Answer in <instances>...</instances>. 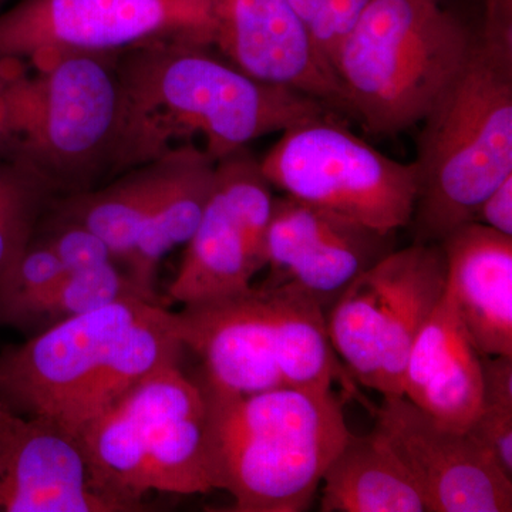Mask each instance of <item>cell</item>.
<instances>
[{
  "mask_svg": "<svg viewBox=\"0 0 512 512\" xmlns=\"http://www.w3.org/2000/svg\"><path fill=\"white\" fill-rule=\"evenodd\" d=\"M116 62L140 164L194 146V138L220 161L258 138L336 114L305 94L259 82L190 40H156Z\"/></svg>",
  "mask_w": 512,
  "mask_h": 512,
  "instance_id": "obj_1",
  "label": "cell"
},
{
  "mask_svg": "<svg viewBox=\"0 0 512 512\" xmlns=\"http://www.w3.org/2000/svg\"><path fill=\"white\" fill-rule=\"evenodd\" d=\"M0 103V138L40 192L79 194L140 165L116 55L0 63Z\"/></svg>",
  "mask_w": 512,
  "mask_h": 512,
  "instance_id": "obj_2",
  "label": "cell"
},
{
  "mask_svg": "<svg viewBox=\"0 0 512 512\" xmlns=\"http://www.w3.org/2000/svg\"><path fill=\"white\" fill-rule=\"evenodd\" d=\"M177 313L127 298L0 352V404L79 434L148 373L180 360Z\"/></svg>",
  "mask_w": 512,
  "mask_h": 512,
  "instance_id": "obj_3",
  "label": "cell"
},
{
  "mask_svg": "<svg viewBox=\"0 0 512 512\" xmlns=\"http://www.w3.org/2000/svg\"><path fill=\"white\" fill-rule=\"evenodd\" d=\"M466 63L421 121L414 242L440 244L473 222L512 175V0H483Z\"/></svg>",
  "mask_w": 512,
  "mask_h": 512,
  "instance_id": "obj_4",
  "label": "cell"
},
{
  "mask_svg": "<svg viewBox=\"0 0 512 512\" xmlns=\"http://www.w3.org/2000/svg\"><path fill=\"white\" fill-rule=\"evenodd\" d=\"M204 392L212 480L234 497L232 511L308 510L352 434L335 392L288 386L248 396Z\"/></svg>",
  "mask_w": 512,
  "mask_h": 512,
  "instance_id": "obj_5",
  "label": "cell"
},
{
  "mask_svg": "<svg viewBox=\"0 0 512 512\" xmlns=\"http://www.w3.org/2000/svg\"><path fill=\"white\" fill-rule=\"evenodd\" d=\"M471 45L470 30L440 3L369 0L333 60L348 116L373 136L420 126Z\"/></svg>",
  "mask_w": 512,
  "mask_h": 512,
  "instance_id": "obj_6",
  "label": "cell"
},
{
  "mask_svg": "<svg viewBox=\"0 0 512 512\" xmlns=\"http://www.w3.org/2000/svg\"><path fill=\"white\" fill-rule=\"evenodd\" d=\"M77 437L100 490L128 511L151 491L214 490L207 394L180 360L148 373Z\"/></svg>",
  "mask_w": 512,
  "mask_h": 512,
  "instance_id": "obj_7",
  "label": "cell"
},
{
  "mask_svg": "<svg viewBox=\"0 0 512 512\" xmlns=\"http://www.w3.org/2000/svg\"><path fill=\"white\" fill-rule=\"evenodd\" d=\"M446 291L440 244L394 249L357 276L326 312L332 348L355 382L403 396L407 357Z\"/></svg>",
  "mask_w": 512,
  "mask_h": 512,
  "instance_id": "obj_8",
  "label": "cell"
},
{
  "mask_svg": "<svg viewBox=\"0 0 512 512\" xmlns=\"http://www.w3.org/2000/svg\"><path fill=\"white\" fill-rule=\"evenodd\" d=\"M272 188L382 232L409 227L416 164L384 156L336 114L295 124L259 161Z\"/></svg>",
  "mask_w": 512,
  "mask_h": 512,
  "instance_id": "obj_9",
  "label": "cell"
},
{
  "mask_svg": "<svg viewBox=\"0 0 512 512\" xmlns=\"http://www.w3.org/2000/svg\"><path fill=\"white\" fill-rule=\"evenodd\" d=\"M215 0H19L0 12V63L120 55L156 40L211 46Z\"/></svg>",
  "mask_w": 512,
  "mask_h": 512,
  "instance_id": "obj_10",
  "label": "cell"
},
{
  "mask_svg": "<svg viewBox=\"0 0 512 512\" xmlns=\"http://www.w3.org/2000/svg\"><path fill=\"white\" fill-rule=\"evenodd\" d=\"M412 474L430 512H510L512 478L463 430L423 412L404 396L383 397L372 410Z\"/></svg>",
  "mask_w": 512,
  "mask_h": 512,
  "instance_id": "obj_11",
  "label": "cell"
},
{
  "mask_svg": "<svg viewBox=\"0 0 512 512\" xmlns=\"http://www.w3.org/2000/svg\"><path fill=\"white\" fill-rule=\"evenodd\" d=\"M394 234L291 195L275 197L265 237L264 285H293L328 312L357 276L396 249Z\"/></svg>",
  "mask_w": 512,
  "mask_h": 512,
  "instance_id": "obj_12",
  "label": "cell"
},
{
  "mask_svg": "<svg viewBox=\"0 0 512 512\" xmlns=\"http://www.w3.org/2000/svg\"><path fill=\"white\" fill-rule=\"evenodd\" d=\"M214 18L211 47L241 72L348 116L335 73L288 0H215Z\"/></svg>",
  "mask_w": 512,
  "mask_h": 512,
  "instance_id": "obj_13",
  "label": "cell"
},
{
  "mask_svg": "<svg viewBox=\"0 0 512 512\" xmlns=\"http://www.w3.org/2000/svg\"><path fill=\"white\" fill-rule=\"evenodd\" d=\"M0 511L128 510L100 490L76 434L8 410L0 430Z\"/></svg>",
  "mask_w": 512,
  "mask_h": 512,
  "instance_id": "obj_14",
  "label": "cell"
},
{
  "mask_svg": "<svg viewBox=\"0 0 512 512\" xmlns=\"http://www.w3.org/2000/svg\"><path fill=\"white\" fill-rule=\"evenodd\" d=\"M184 349L202 363V386L228 396L285 387L276 355L274 312L264 286L177 313Z\"/></svg>",
  "mask_w": 512,
  "mask_h": 512,
  "instance_id": "obj_15",
  "label": "cell"
},
{
  "mask_svg": "<svg viewBox=\"0 0 512 512\" xmlns=\"http://www.w3.org/2000/svg\"><path fill=\"white\" fill-rule=\"evenodd\" d=\"M450 293L483 356H512V237L468 222L440 242Z\"/></svg>",
  "mask_w": 512,
  "mask_h": 512,
  "instance_id": "obj_16",
  "label": "cell"
},
{
  "mask_svg": "<svg viewBox=\"0 0 512 512\" xmlns=\"http://www.w3.org/2000/svg\"><path fill=\"white\" fill-rule=\"evenodd\" d=\"M402 390L407 400L453 429L466 431L480 412L481 355L447 291L413 343Z\"/></svg>",
  "mask_w": 512,
  "mask_h": 512,
  "instance_id": "obj_17",
  "label": "cell"
},
{
  "mask_svg": "<svg viewBox=\"0 0 512 512\" xmlns=\"http://www.w3.org/2000/svg\"><path fill=\"white\" fill-rule=\"evenodd\" d=\"M215 164L198 147L174 151L173 167L128 256L126 271L148 298L158 302V266L174 248L187 245L200 225L214 188Z\"/></svg>",
  "mask_w": 512,
  "mask_h": 512,
  "instance_id": "obj_18",
  "label": "cell"
},
{
  "mask_svg": "<svg viewBox=\"0 0 512 512\" xmlns=\"http://www.w3.org/2000/svg\"><path fill=\"white\" fill-rule=\"evenodd\" d=\"M320 485L323 512H430L412 474L376 429L350 434Z\"/></svg>",
  "mask_w": 512,
  "mask_h": 512,
  "instance_id": "obj_19",
  "label": "cell"
},
{
  "mask_svg": "<svg viewBox=\"0 0 512 512\" xmlns=\"http://www.w3.org/2000/svg\"><path fill=\"white\" fill-rule=\"evenodd\" d=\"M264 268L244 227L212 188L168 296L187 306L239 295L252 288V278Z\"/></svg>",
  "mask_w": 512,
  "mask_h": 512,
  "instance_id": "obj_20",
  "label": "cell"
},
{
  "mask_svg": "<svg viewBox=\"0 0 512 512\" xmlns=\"http://www.w3.org/2000/svg\"><path fill=\"white\" fill-rule=\"evenodd\" d=\"M262 286L271 298L276 355L285 386L328 390L338 382L350 397L360 399L355 380L330 343L323 306L293 285Z\"/></svg>",
  "mask_w": 512,
  "mask_h": 512,
  "instance_id": "obj_21",
  "label": "cell"
},
{
  "mask_svg": "<svg viewBox=\"0 0 512 512\" xmlns=\"http://www.w3.org/2000/svg\"><path fill=\"white\" fill-rule=\"evenodd\" d=\"M173 161L174 151H171L131 168L114 183L67 195L59 207V215L99 235L116 262L126 265L140 229L167 183Z\"/></svg>",
  "mask_w": 512,
  "mask_h": 512,
  "instance_id": "obj_22",
  "label": "cell"
},
{
  "mask_svg": "<svg viewBox=\"0 0 512 512\" xmlns=\"http://www.w3.org/2000/svg\"><path fill=\"white\" fill-rule=\"evenodd\" d=\"M127 298L153 301L138 288L126 269L117 266V262L84 271L64 272L16 316L10 328L36 335L63 320Z\"/></svg>",
  "mask_w": 512,
  "mask_h": 512,
  "instance_id": "obj_23",
  "label": "cell"
},
{
  "mask_svg": "<svg viewBox=\"0 0 512 512\" xmlns=\"http://www.w3.org/2000/svg\"><path fill=\"white\" fill-rule=\"evenodd\" d=\"M480 412L466 430L512 478V356H483Z\"/></svg>",
  "mask_w": 512,
  "mask_h": 512,
  "instance_id": "obj_24",
  "label": "cell"
},
{
  "mask_svg": "<svg viewBox=\"0 0 512 512\" xmlns=\"http://www.w3.org/2000/svg\"><path fill=\"white\" fill-rule=\"evenodd\" d=\"M62 274L55 252L45 242L32 239L18 261L0 276V328H10L16 316Z\"/></svg>",
  "mask_w": 512,
  "mask_h": 512,
  "instance_id": "obj_25",
  "label": "cell"
},
{
  "mask_svg": "<svg viewBox=\"0 0 512 512\" xmlns=\"http://www.w3.org/2000/svg\"><path fill=\"white\" fill-rule=\"evenodd\" d=\"M39 195L40 191L25 178L0 200V276L18 261L32 241Z\"/></svg>",
  "mask_w": 512,
  "mask_h": 512,
  "instance_id": "obj_26",
  "label": "cell"
},
{
  "mask_svg": "<svg viewBox=\"0 0 512 512\" xmlns=\"http://www.w3.org/2000/svg\"><path fill=\"white\" fill-rule=\"evenodd\" d=\"M42 241L55 252L64 272L84 271L116 262L99 235L60 215Z\"/></svg>",
  "mask_w": 512,
  "mask_h": 512,
  "instance_id": "obj_27",
  "label": "cell"
},
{
  "mask_svg": "<svg viewBox=\"0 0 512 512\" xmlns=\"http://www.w3.org/2000/svg\"><path fill=\"white\" fill-rule=\"evenodd\" d=\"M473 222L512 237V175L485 197Z\"/></svg>",
  "mask_w": 512,
  "mask_h": 512,
  "instance_id": "obj_28",
  "label": "cell"
},
{
  "mask_svg": "<svg viewBox=\"0 0 512 512\" xmlns=\"http://www.w3.org/2000/svg\"><path fill=\"white\" fill-rule=\"evenodd\" d=\"M293 9L299 13L306 25L311 26L313 19L318 15L323 0H288Z\"/></svg>",
  "mask_w": 512,
  "mask_h": 512,
  "instance_id": "obj_29",
  "label": "cell"
},
{
  "mask_svg": "<svg viewBox=\"0 0 512 512\" xmlns=\"http://www.w3.org/2000/svg\"><path fill=\"white\" fill-rule=\"evenodd\" d=\"M23 180H25V177L19 173L15 165H13L12 170H0V200H3L6 195L15 190Z\"/></svg>",
  "mask_w": 512,
  "mask_h": 512,
  "instance_id": "obj_30",
  "label": "cell"
},
{
  "mask_svg": "<svg viewBox=\"0 0 512 512\" xmlns=\"http://www.w3.org/2000/svg\"><path fill=\"white\" fill-rule=\"evenodd\" d=\"M6 413H8V409H5V407L0 404V430H2L3 420H5Z\"/></svg>",
  "mask_w": 512,
  "mask_h": 512,
  "instance_id": "obj_31",
  "label": "cell"
},
{
  "mask_svg": "<svg viewBox=\"0 0 512 512\" xmlns=\"http://www.w3.org/2000/svg\"><path fill=\"white\" fill-rule=\"evenodd\" d=\"M0 126H2V103H0Z\"/></svg>",
  "mask_w": 512,
  "mask_h": 512,
  "instance_id": "obj_32",
  "label": "cell"
},
{
  "mask_svg": "<svg viewBox=\"0 0 512 512\" xmlns=\"http://www.w3.org/2000/svg\"><path fill=\"white\" fill-rule=\"evenodd\" d=\"M433 2L441 3V0H433Z\"/></svg>",
  "mask_w": 512,
  "mask_h": 512,
  "instance_id": "obj_33",
  "label": "cell"
},
{
  "mask_svg": "<svg viewBox=\"0 0 512 512\" xmlns=\"http://www.w3.org/2000/svg\"><path fill=\"white\" fill-rule=\"evenodd\" d=\"M2 2H3V0H0V3H2Z\"/></svg>",
  "mask_w": 512,
  "mask_h": 512,
  "instance_id": "obj_34",
  "label": "cell"
}]
</instances>
